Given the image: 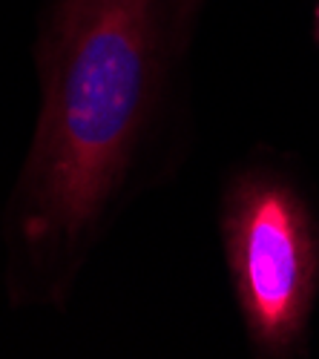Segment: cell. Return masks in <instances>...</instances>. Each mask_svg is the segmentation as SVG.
Listing matches in <instances>:
<instances>
[{
    "label": "cell",
    "instance_id": "cell-1",
    "mask_svg": "<svg viewBox=\"0 0 319 359\" xmlns=\"http://www.w3.org/2000/svg\"><path fill=\"white\" fill-rule=\"evenodd\" d=\"M201 0H55L41 118L12 204L26 262L67 256L104 216Z\"/></svg>",
    "mask_w": 319,
    "mask_h": 359
},
{
    "label": "cell",
    "instance_id": "cell-2",
    "mask_svg": "<svg viewBox=\"0 0 319 359\" xmlns=\"http://www.w3.org/2000/svg\"><path fill=\"white\" fill-rule=\"evenodd\" d=\"M227 248L256 342L287 345L308 313L316 271L302 204L276 182H247L230 204Z\"/></svg>",
    "mask_w": 319,
    "mask_h": 359
},
{
    "label": "cell",
    "instance_id": "cell-3",
    "mask_svg": "<svg viewBox=\"0 0 319 359\" xmlns=\"http://www.w3.org/2000/svg\"><path fill=\"white\" fill-rule=\"evenodd\" d=\"M316 35H319V26H316Z\"/></svg>",
    "mask_w": 319,
    "mask_h": 359
}]
</instances>
